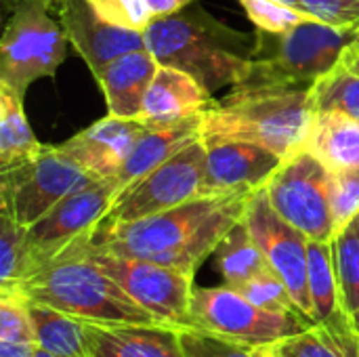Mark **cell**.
Segmentation results:
<instances>
[{
  "instance_id": "obj_44",
  "label": "cell",
  "mask_w": 359,
  "mask_h": 357,
  "mask_svg": "<svg viewBox=\"0 0 359 357\" xmlns=\"http://www.w3.org/2000/svg\"><path fill=\"white\" fill-rule=\"evenodd\" d=\"M46 2H48L50 6H53V4H59V0H46Z\"/></svg>"
},
{
  "instance_id": "obj_18",
  "label": "cell",
  "mask_w": 359,
  "mask_h": 357,
  "mask_svg": "<svg viewBox=\"0 0 359 357\" xmlns=\"http://www.w3.org/2000/svg\"><path fill=\"white\" fill-rule=\"evenodd\" d=\"M82 324L93 357H185L177 326L99 324L86 320Z\"/></svg>"
},
{
  "instance_id": "obj_13",
  "label": "cell",
  "mask_w": 359,
  "mask_h": 357,
  "mask_svg": "<svg viewBox=\"0 0 359 357\" xmlns=\"http://www.w3.org/2000/svg\"><path fill=\"white\" fill-rule=\"evenodd\" d=\"M118 196L120 191L114 177L99 179L57 202L40 221L27 227V246L34 271L63 252L78 238L93 234V229L107 217Z\"/></svg>"
},
{
  "instance_id": "obj_26",
  "label": "cell",
  "mask_w": 359,
  "mask_h": 357,
  "mask_svg": "<svg viewBox=\"0 0 359 357\" xmlns=\"http://www.w3.org/2000/svg\"><path fill=\"white\" fill-rule=\"evenodd\" d=\"M330 244L341 305L351 322L359 311V215L332 236Z\"/></svg>"
},
{
  "instance_id": "obj_5",
  "label": "cell",
  "mask_w": 359,
  "mask_h": 357,
  "mask_svg": "<svg viewBox=\"0 0 359 357\" xmlns=\"http://www.w3.org/2000/svg\"><path fill=\"white\" fill-rule=\"evenodd\" d=\"M358 36L359 29L328 25L320 19L303 21L284 34L257 29L250 69L242 84L309 88L341 63L345 48Z\"/></svg>"
},
{
  "instance_id": "obj_30",
  "label": "cell",
  "mask_w": 359,
  "mask_h": 357,
  "mask_svg": "<svg viewBox=\"0 0 359 357\" xmlns=\"http://www.w3.org/2000/svg\"><path fill=\"white\" fill-rule=\"evenodd\" d=\"M246 11L248 19L261 32L269 34H284L297 27L303 21L316 19L309 11L290 6L282 0H238Z\"/></svg>"
},
{
  "instance_id": "obj_42",
  "label": "cell",
  "mask_w": 359,
  "mask_h": 357,
  "mask_svg": "<svg viewBox=\"0 0 359 357\" xmlns=\"http://www.w3.org/2000/svg\"><path fill=\"white\" fill-rule=\"evenodd\" d=\"M36 357H59V356H55V353H50V351H46V349H42V347H38V349H36Z\"/></svg>"
},
{
  "instance_id": "obj_40",
  "label": "cell",
  "mask_w": 359,
  "mask_h": 357,
  "mask_svg": "<svg viewBox=\"0 0 359 357\" xmlns=\"http://www.w3.org/2000/svg\"><path fill=\"white\" fill-rule=\"evenodd\" d=\"M255 357H284V356H280L271 345H263V347H255Z\"/></svg>"
},
{
  "instance_id": "obj_17",
  "label": "cell",
  "mask_w": 359,
  "mask_h": 357,
  "mask_svg": "<svg viewBox=\"0 0 359 357\" xmlns=\"http://www.w3.org/2000/svg\"><path fill=\"white\" fill-rule=\"evenodd\" d=\"M215 97L191 74L160 65L143 101L139 120L147 126H166L204 114Z\"/></svg>"
},
{
  "instance_id": "obj_20",
  "label": "cell",
  "mask_w": 359,
  "mask_h": 357,
  "mask_svg": "<svg viewBox=\"0 0 359 357\" xmlns=\"http://www.w3.org/2000/svg\"><path fill=\"white\" fill-rule=\"evenodd\" d=\"M158 67L160 63L156 57L143 48L118 57L99 76H95L105 95L107 114L139 120L147 88Z\"/></svg>"
},
{
  "instance_id": "obj_6",
  "label": "cell",
  "mask_w": 359,
  "mask_h": 357,
  "mask_svg": "<svg viewBox=\"0 0 359 357\" xmlns=\"http://www.w3.org/2000/svg\"><path fill=\"white\" fill-rule=\"evenodd\" d=\"M67 36L46 0H13L0 40V84L19 95L40 78H53L67 55Z\"/></svg>"
},
{
  "instance_id": "obj_2",
  "label": "cell",
  "mask_w": 359,
  "mask_h": 357,
  "mask_svg": "<svg viewBox=\"0 0 359 357\" xmlns=\"http://www.w3.org/2000/svg\"><path fill=\"white\" fill-rule=\"evenodd\" d=\"M143 34L160 65L191 74L212 95L223 86L242 84L248 76L255 36L225 25L194 2L175 15L154 19Z\"/></svg>"
},
{
  "instance_id": "obj_35",
  "label": "cell",
  "mask_w": 359,
  "mask_h": 357,
  "mask_svg": "<svg viewBox=\"0 0 359 357\" xmlns=\"http://www.w3.org/2000/svg\"><path fill=\"white\" fill-rule=\"evenodd\" d=\"M90 6L109 23L145 32L154 21L147 0H88Z\"/></svg>"
},
{
  "instance_id": "obj_8",
  "label": "cell",
  "mask_w": 359,
  "mask_h": 357,
  "mask_svg": "<svg viewBox=\"0 0 359 357\" xmlns=\"http://www.w3.org/2000/svg\"><path fill=\"white\" fill-rule=\"evenodd\" d=\"M95 181L59 145H44L34 158L0 173V213L32 227L57 202Z\"/></svg>"
},
{
  "instance_id": "obj_23",
  "label": "cell",
  "mask_w": 359,
  "mask_h": 357,
  "mask_svg": "<svg viewBox=\"0 0 359 357\" xmlns=\"http://www.w3.org/2000/svg\"><path fill=\"white\" fill-rule=\"evenodd\" d=\"M27 314L38 347L59 357H93L82 320L34 301H27Z\"/></svg>"
},
{
  "instance_id": "obj_7",
  "label": "cell",
  "mask_w": 359,
  "mask_h": 357,
  "mask_svg": "<svg viewBox=\"0 0 359 357\" xmlns=\"http://www.w3.org/2000/svg\"><path fill=\"white\" fill-rule=\"evenodd\" d=\"M316 324L318 322L305 314L261 309L227 284L219 288H194L187 314V326L250 347L273 345L282 339L305 332Z\"/></svg>"
},
{
  "instance_id": "obj_38",
  "label": "cell",
  "mask_w": 359,
  "mask_h": 357,
  "mask_svg": "<svg viewBox=\"0 0 359 357\" xmlns=\"http://www.w3.org/2000/svg\"><path fill=\"white\" fill-rule=\"evenodd\" d=\"M38 343L0 341V357H36Z\"/></svg>"
},
{
  "instance_id": "obj_45",
  "label": "cell",
  "mask_w": 359,
  "mask_h": 357,
  "mask_svg": "<svg viewBox=\"0 0 359 357\" xmlns=\"http://www.w3.org/2000/svg\"><path fill=\"white\" fill-rule=\"evenodd\" d=\"M358 357H359V356H358Z\"/></svg>"
},
{
  "instance_id": "obj_25",
  "label": "cell",
  "mask_w": 359,
  "mask_h": 357,
  "mask_svg": "<svg viewBox=\"0 0 359 357\" xmlns=\"http://www.w3.org/2000/svg\"><path fill=\"white\" fill-rule=\"evenodd\" d=\"M42 147L25 118L23 95L0 84V173L34 158Z\"/></svg>"
},
{
  "instance_id": "obj_9",
  "label": "cell",
  "mask_w": 359,
  "mask_h": 357,
  "mask_svg": "<svg viewBox=\"0 0 359 357\" xmlns=\"http://www.w3.org/2000/svg\"><path fill=\"white\" fill-rule=\"evenodd\" d=\"M90 234L80 238L86 257L99 265L130 299L168 326H187L194 276L145 259H133L101 250L90 244Z\"/></svg>"
},
{
  "instance_id": "obj_33",
  "label": "cell",
  "mask_w": 359,
  "mask_h": 357,
  "mask_svg": "<svg viewBox=\"0 0 359 357\" xmlns=\"http://www.w3.org/2000/svg\"><path fill=\"white\" fill-rule=\"evenodd\" d=\"M330 210L334 219V234L359 215V168L330 170L328 175Z\"/></svg>"
},
{
  "instance_id": "obj_10",
  "label": "cell",
  "mask_w": 359,
  "mask_h": 357,
  "mask_svg": "<svg viewBox=\"0 0 359 357\" xmlns=\"http://www.w3.org/2000/svg\"><path fill=\"white\" fill-rule=\"evenodd\" d=\"M330 170L309 149L284 158L265 185L271 206L309 240L330 242L334 219L328 196Z\"/></svg>"
},
{
  "instance_id": "obj_19",
  "label": "cell",
  "mask_w": 359,
  "mask_h": 357,
  "mask_svg": "<svg viewBox=\"0 0 359 357\" xmlns=\"http://www.w3.org/2000/svg\"><path fill=\"white\" fill-rule=\"evenodd\" d=\"M200 137H202V114L166 126H147L114 177L120 196Z\"/></svg>"
},
{
  "instance_id": "obj_32",
  "label": "cell",
  "mask_w": 359,
  "mask_h": 357,
  "mask_svg": "<svg viewBox=\"0 0 359 357\" xmlns=\"http://www.w3.org/2000/svg\"><path fill=\"white\" fill-rule=\"evenodd\" d=\"M236 290H240L250 303H255L261 309L267 311H294V314H303L299 309V305L294 303L288 286L284 284V280L278 276L276 269H269L265 274L255 276L252 280L244 282L242 286H238Z\"/></svg>"
},
{
  "instance_id": "obj_41",
  "label": "cell",
  "mask_w": 359,
  "mask_h": 357,
  "mask_svg": "<svg viewBox=\"0 0 359 357\" xmlns=\"http://www.w3.org/2000/svg\"><path fill=\"white\" fill-rule=\"evenodd\" d=\"M351 328H353V332H355V337L359 339V311L353 316V320H351Z\"/></svg>"
},
{
  "instance_id": "obj_21",
  "label": "cell",
  "mask_w": 359,
  "mask_h": 357,
  "mask_svg": "<svg viewBox=\"0 0 359 357\" xmlns=\"http://www.w3.org/2000/svg\"><path fill=\"white\" fill-rule=\"evenodd\" d=\"M309 295L313 305V320L339 335L355 337L349 318L341 305V290L332 261V244L309 240Z\"/></svg>"
},
{
  "instance_id": "obj_15",
  "label": "cell",
  "mask_w": 359,
  "mask_h": 357,
  "mask_svg": "<svg viewBox=\"0 0 359 357\" xmlns=\"http://www.w3.org/2000/svg\"><path fill=\"white\" fill-rule=\"evenodd\" d=\"M206 145L204 196L263 189L284 158L250 141H210Z\"/></svg>"
},
{
  "instance_id": "obj_34",
  "label": "cell",
  "mask_w": 359,
  "mask_h": 357,
  "mask_svg": "<svg viewBox=\"0 0 359 357\" xmlns=\"http://www.w3.org/2000/svg\"><path fill=\"white\" fill-rule=\"evenodd\" d=\"M0 341L36 343L27 299L19 290H0Z\"/></svg>"
},
{
  "instance_id": "obj_4",
  "label": "cell",
  "mask_w": 359,
  "mask_h": 357,
  "mask_svg": "<svg viewBox=\"0 0 359 357\" xmlns=\"http://www.w3.org/2000/svg\"><path fill=\"white\" fill-rule=\"evenodd\" d=\"M6 290H19L27 301L55 307L86 322L164 324L130 299L99 265L86 257L80 238L55 259L42 263L21 284Z\"/></svg>"
},
{
  "instance_id": "obj_31",
  "label": "cell",
  "mask_w": 359,
  "mask_h": 357,
  "mask_svg": "<svg viewBox=\"0 0 359 357\" xmlns=\"http://www.w3.org/2000/svg\"><path fill=\"white\" fill-rule=\"evenodd\" d=\"M179 343L185 357H255V347L194 326L179 328Z\"/></svg>"
},
{
  "instance_id": "obj_14",
  "label": "cell",
  "mask_w": 359,
  "mask_h": 357,
  "mask_svg": "<svg viewBox=\"0 0 359 357\" xmlns=\"http://www.w3.org/2000/svg\"><path fill=\"white\" fill-rule=\"evenodd\" d=\"M57 11L69 44L84 59L93 76H99L118 57L147 48L143 32L105 21L88 0H59Z\"/></svg>"
},
{
  "instance_id": "obj_29",
  "label": "cell",
  "mask_w": 359,
  "mask_h": 357,
  "mask_svg": "<svg viewBox=\"0 0 359 357\" xmlns=\"http://www.w3.org/2000/svg\"><path fill=\"white\" fill-rule=\"evenodd\" d=\"M34 271L27 227L0 213V288H15Z\"/></svg>"
},
{
  "instance_id": "obj_11",
  "label": "cell",
  "mask_w": 359,
  "mask_h": 357,
  "mask_svg": "<svg viewBox=\"0 0 359 357\" xmlns=\"http://www.w3.org/2000/svg\"><path fill=\"white\" fill-rule=\"evenodd\" d=\"M204 179L206 145L200 137L126 189L103 221L128 223L181 206L204 196Z\"/></svg>"
},
{
  "instance_id": "obj_39",
  "label": "cell",
  "mask_w": 359,
  "mask_h": 357,
  "mask_svg": "<svg viewBox=\"0 0 359 357\" xmlns=\"http://www.w3.org/2000/svg\"><path fill=\"white\" fill-rule=\"evenodd\" d=\"M341 63L345 65V67H349L351 72H355L359 74V36L345 48V53H343V57H341Z\"/></svg>"
},
{
  "instance_id": "obj_36",
  "label": "cell",
  "mask_w": 359,
  "mask_h": 357,
  "mask_svg": "<svg viewBox=\"0 0 359 357\" xmlns=\"http://www.w3.org/2000/svg\"><path fill=\"white\" fill-rule=\"evenodd\" d=\"M303 8L316 19L337 25L359 29V0H301Z\"/></svg>"
},
{
  "instance_id": "obj_12",
  "label": "cell",
  "mask_w": 359,
  "mask_h": 357,
  "mask_svg": "<svg viewBox=\"0 0 359 357\" xmlns=\"http://www.w3.org/2000/svg\"><path fill=\"white\" fill-rule=\"evenodd\" d=\"M244 223L261 246L269 265L288 286L299 309L313 318L309 295V238L290 225L269 202L265 187L257 189L246 206Z\"/></svg>"
},
{
  "instance_id": "obj_28",
  "label": "cell",
  "mask_w": 359,
  "mask_h": 357,
  "mask_svg": "<svg viewBox=\"0 0 359 357\" xmlns=\"http://www.w3.org/2000/svg\"><path fill=\"white\" fill-rule=\"evenodd\" d=\"M316 112H341L359 122V74L343 63L311 86Z\"/></svg>"
},
{
  "instance_id": "obj_3",
  "label": "cell",
  "mask_w": 359,
  "mask_h": 357,
  "mask_svg": "<svg viewBox=\"0 0 359 357\" xmlns=\"http://www.w3.org/2000/svg\"><path fill=\"white\" fill-rule=\"evenodd\" d=\"M316 109L311 86H231L202 114V141H250L288 158L305 149Z\"/></svg>"
},
{
  "instance_id": "obj_27",
  "label": "cell",
  "mask_w": 359,
  "mask_h": 357,
  "mask_svg": "<svg viewBox=\"0 0 359 357\" xmlns=\"http://www.w3.org/2000/svg\"><path fill=\"white\" fill-rule=\"evenodd\" d=\"M284 357H358L359 339L339 335L322 324L271 345Z\"/></svg>"
},
{
  "instance_id": "obj_22",
  "label": "cell",
  "mask_w": 359,
  "mask_h": 357,
  "mask_svg": "<svg viewBox=\"0 0 359 357\" xmlns=\"http://www.w3.org/2000/svg\"><path fill=\"white\" fill-rule=\"evenodd\" d=\"M305 149L328 170L359 168V122L341 112H316Z\"/></svg>"
},
{
  "instance_id": "obj_24",
  "label": "cell",
  "mask_w": 359,
  "mask_h": 357,
  "mask_svg": "<svg viewBox=\"0 0 359 357\" xmlns=\"http://www.w3.org/2000/svg\"><path fill=\"white\" fill-rule=\"evenodd\" d=\"M212 255H215V265L219 274L223 276L225 284L231 288H238L244 282L252 280L255 276L273 269L267 257L263 255L261 246L252 238L244 219L238 221L225 234V238L219 242Z\"/></svg>"
},
{
  "instance_id": "obj_43",
  "label": "cell",
  "mask_w": 359,
  "mask_h": 357,
  "mask_svg": "<svg viewBox=\"0 0 359 357\" xmlns=\"http://www.w3.org/2000/svg\"><path fill=\"white\" fill-rule=\"evenodd\" d=\"M282 2H286L290 6H297V8H303V2L301 0H282Z\"/></svg>"
},
{
  "instance_id": "obj_1",
  "label": "cell",
  "mask_w": 359,
  "mask_h": 357,
  "mask_svg": "<svg viewBox=\"0 0 359 357\" xmlns=\"http://www.w3.org/2000/svg\"><path fill=\"white\" fill-rule=\"evenodd\" d=\"M252 194L229 191L200 196L139 221H101L88 238L101 250L145 259L196 278L198 267L215 252L225 234L244 219Z\"/></svg>"
},
{
  "instance_id": "obj_37",
  "label": "cell",
  "mask_w": 359,
  "mask_h": 357,
  "mask_svg": "<svg viewBox=\"0 0 359 357\" xmlns=\"http://www.w3.org/2000/svg\"><path fill=\"white\" fill-rule=\"evenodd\" d=\"M191 2H196V0H147V6L151 11V19H162V17L183 11Z\"/></svg>"
},
{
  "instance_id": "obj_16",
  "label": "cell",
  "mask_w": 359,
  "mask_h": 357,
  "mask_svg": "<svg viewBox=\"0 0 359 357\" xmlns=\"http://www.w3.org/2000/svg\"><path fill=\"white\" fill-rule=\"evenodd\" d=\"M147 128L141 120L107 114L88 128L76 133L59 149L97 179H111L128 158L141 133Z\"/></svg>"
}]
</instances>
